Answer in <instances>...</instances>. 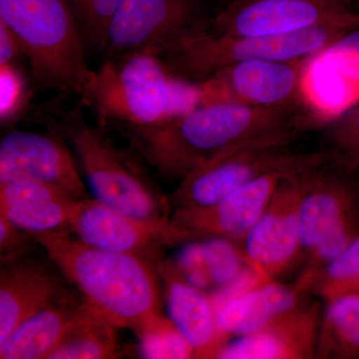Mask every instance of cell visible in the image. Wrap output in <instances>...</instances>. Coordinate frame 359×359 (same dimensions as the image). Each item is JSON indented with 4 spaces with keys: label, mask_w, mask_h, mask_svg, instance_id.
I'll use <instances>...</instances> for the list:
<instances>
[{
    "label": "cell",
    "mask_w": 359,
    "mask_h": 359,
    "mask_svg": "<svg viewBox=\"0 0 359 359\" xmlns=\"http://www.w3.org/2000/svg\"><path fill=\"white\" fill-rule=\"evenodd\" d=\"M316 358H359V292L327 302L321 314Z\"/></svg>",
    "instance_id": "cell-22"
},
{
    "label": "cell",
    "mask_w": 359,
    "mask_h": 359,
    "mask_svg": "<svg viewBox=\"0 0 359 359\" xmlns=\"http://www.w3.org/2000/svg\"><path fill=\"white\" fill-rule=\"evenodd\" d=\"M158 269L165 283L170 320L193 347L195 358H216L228 339L219 332L211 294L187 282L173 261L161 262Z\"/></svg>",
    "instance_id": "cell-18"
},
{
    "label": "cell",
    "mask_w": 359,
    "mask_h": 359,
    "mask_svg": "<svg viewBox=\"0 0 359 359\" xmlns=\"http://www.w3.org/2000/svg\"><path fill=\"white\" fill-rule=\"evenodd\" d=\"M354 170L330 151L306 172L299 211L302 259L327 238H353L359 233Z\"/></svg>",
    "instance_id": "cell-10"
},
{
    "label": "cell",
    "mask_w": 359,
    "mask_h": 359,
    "mask_svg": "<svg viewBox=\"0 0 359 359\" xmlns=\"http://www.w3.org/2000/svg\"><path fill=\"white\" fill-rule=\"evenodd\" d=\"M116 328V325L83 299L72 327L49 358H118L120 347Z\"/></svg>",
    "instance_id": "cell-21"
},
{
    "label": "cell",
    "mask_w": 359,
    "mask_h": 359,
    "mask_svg": "<svg viewBox=\"0 0 359 359\" xmlns=\"http://www.w3.org/2000/svg\"><path fill=\"white\" fill-rule=\"evenodd\" d=\"M328 151L316 152L309 162L292 172L276 189L273 199L254 228L238 243L245 263L263 283L276 280L302 259L299 204L304 177Z\"/></svg>",
    "instance_id": "cell-11"
},
{
    "label": "cell",
    "mask_w": 359,
    "mask_h": 359,
    "mask_svg": "<svg viewBox=\"0 0 359 359\" xmlns=\"http://www.w3.org/2000/svg\"><path fill=\"white\" fill-rule=\"evenodd\" d=\"M76 200L45 201L0 209V216L28 233H41L67 229Z\"/></svg>",
    "instance_id": "cell-25"
},
{
    "label": "cell",
    "mask_w": 359,
    "mask_h": 359,
    "mask_svg": "<svg viewBox=\"0 0 359 359\" xmlns=\"http://www.w3.org/2000/svg\"><path fill=\"white\" fill-rule=\"evenodd\" d=\"M140 351L145 358L184 359L195 358L193 347L179 332L173 321L162 314L153 316L136 330Z\"/></svg>",
    "instance_id": "cell-26"
},
{
    "label": "cell",
    "mask_w": 359,
    "mask_h": 359,
    "mask_svg": "<svg viewBox=\"0 0 359 359\" xmlns=\"http://www.w3.org/2000/svg\"><path fill=\"white\" fill-rule=\"evenodd\" d=\"M0 20L20 40L37 88L76 95L84 102L96 71L68 0H0Z\"/></svg>",
    "instance_id": "cell-3"
},
{
    "label": "cell",
    "mask_w": 359,
    "mask_h": 359,
    "mask_svg": "<svg viewBox=\"0 0 359 359\" xmlns=\"http://www.w3.org/2000/svg\"><path fill=\"white\" fill-rule=\"evenodd\" d=\"M27 100L26 82L14 65H0V120L13 121Z\"/></svg>",
    "instance_id": "cell-31"
},
{
    "label": "cell",
    "mask_w": 359,
    "mask_h": 359,
    "mask_svg": "<svg viewBox=\"0 0 359 359\" xmlns=\"http://www.w3.org/2000/svg\"><path fill=\"white\" fill-rule=\"evenodd\" d=\"M53 128L79 158L96 199L134 218L171 219L172 205L131 153L117 148L102 130L90 126L81 111L65 113Z\"/></svg>",
    "instance_id": "cell-5"
},
{
    "label": "cell",
    "mask_w": 359,
    "mask_h": 359,
    "mask_svg": "<svg viewBox=\"0 0 359 359\" xmlns=\"http://www.w3.org/2000/svg\"><path fill=\"white\" fill-rule=\"evenodd\" d=\"M121 0H68L85 48L105 51L108 30Z\"/></svg>",
    "instance_id": "cell-28"
},
{
    "label": "cell",
    "mask_w": 359,
    "mask_h": 359,
    "mask_svg": "<svg viewBox=\"0 0 359 359\" xmlns=\"http://www.w3.org/2000/svg\"><path fill=\"white\" fill-rule=\"evenodd\" d=\"M354 0H230L212 18V34L282 35L355 13Z\"/></svg>",
    "instance_id": "cell-13"
},
{
    "label": "cell",
    "mask_w": 359,
    "mask_h": 359,
    "mask_svg": "<svg viewBox=\"0 0 359 359\" xmlns=\"http://www.w3.org/2000/svg\"><path fill=\"white\" fill-rule=\"evenodd\" d=\"M304 294L295 283L271 280L224 297L214 302L219 332L229 340L264 330L301 304Z\"/></svg>",
    "instance_id": "cell-19"
},
{
    "label": "cell",
    "mask_w": 359,
    "mask_h": 359,
    "mask_svg": "<svg viewBox=\"0 0 359 359\" xmlns=\"http://www.w3.org/2000/svg\"><path fill=\"white\" fill-rule=\"evenodd\" d=\"M313 155L311 153L297 166L264 174L215 204L173 210L172 223L186 233L189 241L219 237L238 244L262 218L283 180Z\"/></svg>",
    "instance_id": "cell-14"
},
{
    "label": "cell",
    "mask_w": 359,
    "mask_h": 359,
    "mask_svg": "<svg viewBox=\"0 0 359 359\" xmlns=\"http://www.w3.org/2000/svg\"><path fill=\"white\" fill-rule=\"evenodd\" d=\"M359 25V11L327 25L282 35H226L209 32L187 37L159 56L174 76L199 84L215 73L250 60H304L318 55Z\"/></svg>",
    "instance_id": "cell-4"
},
{
    "label": "cell",
    "mask_w": 359,
    "mask_h": 359,
    "mask_svg": "<svg viewBox=\"0 0 359 359\" xmlns=\"http://www.w3.org/2000/svg\"><path fill=\"white\" fill-rule=\"evenodd\" d=\"M211 21L202 0H121L105 51L108 57L137 51L160 56L187 37L209 32Z\"/></svg>",
    "instance_id": "cell-8"
},
{
    "label": "cell",
    "mask_w": 359,
    "mask_h": 359,
    "mask_svg": "<svg viewBox=\"0 0 359 359\" xmlns=\"http://www.w3.org/2000/svg\"><path fill=\"white\" fill-rule=\"evenodd\" d=\"M202 245L215 292L230 287L249 268L240 245L233 241L219 237L205 238Z\"/></svg>",
    "instance_id": "cell-27"
},
{
    "label": "cell",
    "mask_w": 359,
    "mask_h": 359,
    "mask_svg": "<svg viewBox=\"0 0 359 359\" xmlns=\"http://www.w3.org/2000/svg\"><path fill=\"white\" fill-rule=\"evenodd\" d=\"M34 235L18 228L6 217L0 216V254L1 263L23 257Z\"/></svg>",
    "instance_id": "cell-33"
},
{
    "label": "cell",
    "mask_w": 359,
    "mask_h": 359,
    "mask_svg": "<svg viewBox=\"0 0 359 359\" xmlns=\"http://www.w3.org/2000/svg\"><path fill=\"white\" fill-rule=\"evenodd\" d=\"M175 88L176 76L159 56L130 52L106 59L83 104L92 108L102 126H159L176 118Z\"/></svg>",
    "instance_id": "cell-6"
},
{
    "label": "cell",
    "mask_w": 359,
    "mask_h": 359,
    "mask_svg": "<svg viewBox=\"0 0 359 359\" xmlns=\"http://www.w3.org/2000/svg\"><path fill=\"white\" fill-rule=\"evenodd\" d=\"M22 47L13 30L0 20V65H13Z\"/></svg>",
    "instance_id": "cell-34"
},
{
    "label": "cell",
    "mask_w": 359,
    "mask_h": 359,
    "mask_svg": "<svg viewBox=\"0 0 359 359\" xmlns=\"http://www.w3.org/2000/svg\"><path fill=\"white\" fill-rule=\"evenodd\" d=\"M320 304H299L264 330L229 339L217 353L221 359H302L316 356Z\"/></svg>",
    "instance_id": "cell-16"
},
{
    "label": "cell",
    "mask_w": 359,
    "mask_h": 359,
    "mask_svg": "<svg viewBox=\"0 0 359 359\" xmlns=\"http://www.w3.org/2000/svg\"><path fill=\"white\" fill-rule=\"evenodd\" d=\"M313 65H325L334 82V115L359 103V25L314 56Z\"/></svg>",
    "instance_id": "cell-23"
},
{
    "label": "cell",
    "mask_w": 359,
    "mask_h": 359,
    "mask_svg": "<svg viewBox=\"0 0 359 359\" xmlns=\"http://www.w3.org/2000/svg\"><path fill=\"white\" fill-rule=\"evenodd\" d=\"M65 292L58 276L43 264L25 256L1 263L0 344L23 321Z\"/></svg>",
    "instance_id": "cell-17"
},
{
    "label": "cell",
    "mask_w": 359,
    "mask_h": 359,
    "mask_svg": "<svg viewBox=\"0 0 359 359\" xmlns=\"http://www.w3.org/2000/svg\"><path fill=\"white\" fill-rule=\"evenodd\" d=\"M320 125L323 116L313 108L222 103L198 106L159 126L123 130L137 153L161 176L182 180L238 146L280 135H301Z\"/></svg>",
    "instance_id": "cell-1"
},
{
    "label": "cell",
    "mask_w": 359,
    "mask_h": 359,
    "mask_svg": "<svg viewBox=\"0 0 359 359\" xmlns=\"http://www.w3.org/2000/svg\"><path fill=\"white\" fill-rule=\"evenodd\" d=\"M76 302L63 292L58 299L23 321L0 344L1 359L49 358L57 348L81 309Z\"/></svg>",
    "instance_id": "cell-20"
},
{
    "label": "cell",
    "mask_w": 359,
    "mask_h": 359,
    "mask_svg": "<svg viewBox=\"0 0 359 359\" xmlns=\"http://www.w3.org/2000/svg\"><path fill=\"white\" fill-rule=\"evenodd\" d=\"M182 276L194 287L204 290H212V283L205 264L202 242L189 241L179 250L173 261Z\"/></svg>",
    "instance_id": "cell-32"
},
{
    "label": "cell",
    "mask_w": 359,
    "mask_h": 359,
    "mask_svg": "<svg viewBox=\"0 0 359 359\" xmlns=\"http://www.w3.org/2000/svg\"><path fill=\"white\" fill-rule=\"evenodd\" d=\"M299 136L287 134L259 139L216 156L181 180L169 199L172 209L215 204L264 174L297 166L311 154L292 148Z\"/></svg>",
    "instance_id": "cell-7"
},
{
    "label": "cell",
    "mask_w": 359,
    "mask_h": 359,
    "mask_svg": "<svg viewBox=\"0 0 359 359\" xmlns=\"http://www.w3.org/2000/svg\"><path fill=\"white\" fill-rule=\"evenodd\" d=\"M313 57L250 60L228 66L198 84L200 105L229 103L257 108H313L306 93V79Z\"/></svg>",
    "instance_id": "cell-9"
},
{
    "label": "cell",
    "mask_w": 359,
    "mask_h": 359,
    "mask_svg": "<svg viewBox=\"0 0 359 359\" xmlns=\"http://www.w3.org/2000/svg\"><path fill=\"white\" fill-rule=\"evenodd\" d=\"M34 238L84 301L116 327L136 330L160 313L154 264L85 244L67 229L34 233Z\"/></svg>",
    "instance_id": "cell-2"
},
{
    "label": "cell",
    "mask_w": 359,
    "mask_h": 359,
    "mask_svg": "<svg viewBox=\"0 0 359 359\" xmlns=\"http://www.w3.org/2000/svg\"><path fill=\"white\" fill-rule=\"evenodd\" d=\"M55 200L75 199L58 187L41 182L14 180L0 183V209Z\"/></svg>",
    "instance_id": "cell-30"
},
{
    "label": "cell",
    "mask_w": 359,
    "mask_h": 359,
    "mask_svg": "<svg viewBox=\"0 0 359 359\" xmlns=\"http://www.w3.org/2000/svg\"><path fill=\"white\" fill-rule=\"evenodd\" d=\"M311 292L320 295L325 302L339 295L359 292V233L318 273Z\"/></svg>",
    "instance_id": "cell-24"
},
{
    "label": "cell",
    "mask_w": 359,
    "mask_h": 359,
    "mask_svg": "<svg viewBox=\"0 0 359 359\" xmlns=\"http://www.w3.org/2000/svg\"><path fill=\"white\" fill-rule=\"evenodd\" d=\"M325 139L332 151L348 166L359 167V103L325 125Z\"/></svg>",
    "instance_id": "cell-29"
},
{
    "label": "cell",
    "mask_w": 359,
    "mask_h": 359,
    "mask_svg": "<svg viewBox=\"0 0 359 359\" xmlns=\"http://www.w3.org/2000/svg\"><path fill=\"white\" fill-rule=\"evenodd\" d=\"M13 131L0 143V183L14 180H32L58 187L75 200L85 196L69 150L61 134Z\"/></svg>",
    "instance_id": "cell-15"
},
{
    "label": "cell",
    "mask_w": 359,
    "mask_h": 359,
    "mask_svg": "<svg viewBox=\"0 0 359 359\" xmlns=\"http://www.w3.org/2000/svg\"><path fill=\"white\" fill-rule=\"evenodd\" d=\"M68 230L85 244L143 257L157 268L168 248L189 242L186 233L171 219H137L86 198L75 201Z\"/></svg>",
    "instance_id": "cell-12"
}]
</instances>
